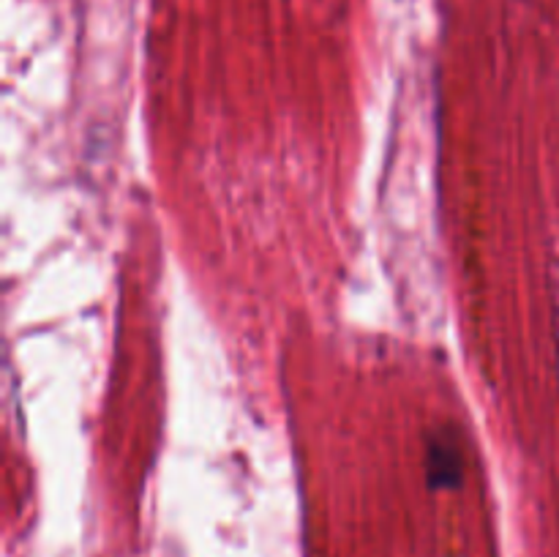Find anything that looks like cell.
Wrapping results in <instances>:
<instances>
[{"instance_id":"obj_1","label":"cell","mask_w":559,"mask_h":557,"mask_svg":"<svg viewBox=\"0 0 559 557\" xmlns=\"http://www.w3.org/2000/svg\"><path fill=\"white\" fill-rule=\"evenodd\" d=\"M426 475L431 489H456L462 481V453L453 440L435 437L426 453Z\"/></svg>"}]
</instances>
